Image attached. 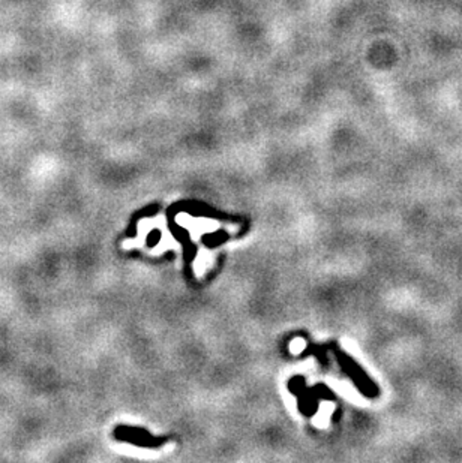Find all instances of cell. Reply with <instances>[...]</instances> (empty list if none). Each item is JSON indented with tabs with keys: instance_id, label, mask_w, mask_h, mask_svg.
Returning <instances> with one entry per match:
<instances>
[{
	"instance_id": "1",
	"label": "cell",
	"mask_w": 462,
	"mask_h": 463,
	"mask_svg": "<svg viewBox=\"0 0 462 463\" xmlns=\"http://www.w3.org/2000/svg\"><path fill=\"white\" fill-rule=\"evenodd\" d=\"M303 348H305V342H303V340H300V339L294 340V342L291 343V351H293V353H299V351H302Z\"/></svg>"
}]
</instances>
